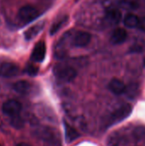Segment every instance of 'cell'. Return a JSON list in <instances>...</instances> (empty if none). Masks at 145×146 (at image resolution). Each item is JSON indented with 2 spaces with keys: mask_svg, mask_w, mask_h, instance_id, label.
<instances>
[{
  "mask_svg": "<svg viewBox=\"0 0 145 146\" xmlns=\"http://www.w3.org/2000/svg\"><path fill=\"white\" fill-rule=\"evenodd\" d=\"M120 4L127 10H137L140 8L139 0H121Z\"/></svg>",
  "mask_w": 145,
  "mask_h": 146,
  "instance_id": "5bb4252c",
  "label": "cell"
},
{
  "mask_svg": "<svg viewBox=\"0 0 145 146\" xmlns=\"http://www.w3.org/2000/svg\"><path fill=\"white\" fill-rule=\"evenodd\" d=\"M127 38V33L124 28H115L110 37V41L114 44H123Z\"/></svg>",
  "mask_w": 145,
  "mask_h": 146,
  "instance_id": "30bf717a",
  "label": "cell"
},
{
  "mask_svg": "<svg viewBox=\"0 0 145 146\" xmlns=\"http://www.w3.org/2000/svg\"><path fill=\"white\" fill-rule=\"evenodd\" d=\"M132 112V107L129 104H124L116 109L109 118V124H115L127 118Z\"/></svg>",
  "mask_w": 145,
  "mask_h": 146,
  "instance_id": "3957f363",
  "label": "cell"
},
{
  "mask_svg": "<svg viewBox=\"0 0 145 146\" xmlns=\"http://www.w3.org/2000/svg\"><path fill=\"white\" fill-rule=\"evenodd\" d=\"M68 21V17H62L61 20L59 21H56L51 27V29H50V34L53 35L54 33H56L66 22Z\"/></svg>",
  "mask_w": 145,
  "mask_h": 146,
  "instance_id": "ac0fdd59",
  "label": "cell"
},
{
  "mask_svg": "<svg viewBox=\"0 0 145 146\" xmlns=\"http://www.w3.org/2000/svg\"><path fill=\"white\" fill-rule=\"evenodd\" d=\"M122 19L121 12L116 9H110L106 11L105 16H104V21L108 25L110 26H115L121 22Z\"/></svg>",
  "mask_w": 145,
  "mask_h": 146,
  "instance_id": "ba28073f",
  "label": "cell"
},
{
  "mask_svg": "<svg viewBox=\"0 0 145 146\" xmlns=\"http://www.w3.org/2000/svg\"><path fill=\"white\" fill-rule=\"evenodd\" d=\"M64 126H65V137L68 142H72L79 137V134L78 133V132L70 125L65 122Z\"/></svg>",
  "mask_w": 145,
  "mask_h": 146,
  "instance_id": "4fadbf2b",
  "label": "cell"
},
{
  "mask_svg": "<svg viewBox=\"0 0 145 146\" xmlns=\"http://www.w3.org/2000/svg\"><path fill=\"white\" fill-rule=\"evenodd\" d=\"M91 39V33L84 31H76L73 33H70V44L78 48L85 47L89 44Z\"/></svg>",
  "mask_w": 145,
  "mask_h": 146,
  "instance_id": "7a4b0ae2",
  "label": "cell"
},
{
  "mask_svg": "<svg viewBox=\"0 0 145 146\" xmlns=\"http://www.w3.org/2000/svg\"><path fill=\"white\" fill-rule=\"evenodd\" d=\"M38 10L32 5H25L18 11V17L23 23H29L38 18Z\"/></svg>",
  "mask_w": 145,
  "mask_h": 146,
  "instance_id": "277c9868",
  "label": "cell"
},
{
  "mask_svg": "<svg viewBox=\"0 0 145 146\" xmlns=\"http://www.w3.org/2000/svg\"><path fill=\"white\" fill-rule=\"evenodd\" d=\"M38 68L33 65H28L26 68V72L29 74V75H32V76H34L38 74Z\"/></svg>",
  "mask_w": 145,
  "mask_h": 146,
  "instance_id": "d6986e66",
  "label": "cell"
},
{
  "mask_svg": "<svg viewBox=\"0 0 145 146\" xmlns=\"http://www.w3.org/2000/svg\"><path fill=\"white\" fill-rule=\"evenodd\" d=\"M39 134H40L41 138H43L44 139H45L47 141H54V140H56V134H55L54 131L51 130V129L44 128V129L41 130V132H40Z\"/></svg>",
  "mask_w": 145,
  "mask_h": 146,
  "instance_id": "e0dca14e",
  "label": "cell"
},
{
  "mask_svg": "<svg viewBox=\"0 0 145 146\" xmlns=\"http://www.w3.org/2000/svg\"><path fill=\"white\" fill-rule=\"evenodd\" d=\"M16 146H32L31 145H29V144H27V143H20V144H18Z\"/></svg>",
  "mask_w": 145,
  "mask_h": 146,
  "instance_id": "44dd1931",
  "label": "cell"
},
{
  "mask_svg": "<svg viewBox=\"0 0 145 146\" xmlns=\"http://www.w3.org/2000/svg\"><path fill=\"white\" fill-rule=\"evenodd\" d=\"M19 67L12 62H3L0 65V77L11 78L19 74Z\"/></svg>",
  "mask_w": 145,
  "mask_h": 146,
  "instance_id": "8992f818",
  "label": "cell"
},
{
  "mask_svg": "<svg viewBox=\"0 0 145 146\" xmlns=\"http://www.w3.org/2000/svg\"><path fill=\"white\" fill-rule=\"evenodd\" d=\"M46 54V45L44 41H39L33 48L31 54V59L36 62H41L44 61Z\"/></svg>",
  "mask_w": 145,
  "mask_h": 146,
  "instance_id": "52a82bcc",
  "label": "cell"
},
{
  "mask_svg": "<svg viewBox=\"0 0 145 146\" xmlns=\"http://www.w3.org/2000/svg\"><path fill=\"white\" fill-rule=\"evenodd\" d=\"M139 29H141L142 31L145 32V16L144 17H141L139 18V23H138V27Z\"/></svg>",
  "mask_w": 145,
  "mask_h": 146,
  "instance_id": "ffe728a7",
  "label": "cell"
},
{
  "mask_svg": "<svg viewBox=\"0 0 145 146\" xmlns=\"http://www.w3.org/2000/svg\"><path fill=\"white\" fill-rule=\"evenodd\" d=\"M109 90L115 95H121L126 92V86L125 83L119 79H113L109 84Z\"/></svg>",
  "mask_w": 145,
  "mask_h": 146,
  "instance_id": "9c48e42d",
  "label": "cell"
},
{
  "mask_svg": "<svg viewBox=\"0 0 145 146\" xmlns=\"http://www.w3.org/2000/svg\"><path fill=\"white\" fill-rule=\"evenodd\" d=\"M53 72L57 79L65 82L72 81L77 75V72L73 67L64 63H57L54 67Z\"/></svg>",
  "mask_w": 145,
  "mask_h": 146,
  "instance_id": "6da1fadb",
  "label": "cell"
},
{
  "mask_svg": "<svg viewBox=\"0 0 145 146\" xmlns=\"http://www.w3.org/2000/svg\"><path fill=\"white\" fill-rule=\"evenodd\" d=\"M0 146H2V145H0Z\"/></svg>",
  "mask_w": 145,
  "mask_h": 146,
  "instance_id": "7402d4cb",
  "label": "cell"
},
{
  "mask_svg": "<svg viewBox=\"0 0 145 146\" xmlns=\"http://www.w3.org/2000/svg\"><path fill=\"white\" fill-rule=\"evenodd\" d=\"M132 136L136 141H142L145 139V127L139 126L133 128L132 132Z\"/></svg>",
  "mask_w": 145,
  "mask_h": 146,
  "instance_id": "2e32d148",
  "label": "cell"
},
{
  "mask_svg": "<svg viewBox=\"0 0 145 146\" xmlns=\"http://www.w3.org/2000/svg\"><path fill=\"white\" fill-rule=\"evenodd\" d=\"M139 18L134 14H127L124 19V24L126 27L135 28L138 27Z\"/></svg>",
  "mask_w": 145,
  "mask_h": 146,
  "instance_id": "7c38bea8",
  "label": "cell"
},
{
  "mask_svg": "<svg viewBox=\"0 0 145 146\" xmlns=\"http://www.w3.org/2000/svg\"><path fill=\"white\" fill-rule=\"evenodd\" d=\"M21 109H22L21 104L17 100H14V99L7 100L6 102L3 103L2 106V110L3 114L11 117H16L20 114Z\"/></svg>",
  "mask_w": 145,
  "mask_h": 146,
  "instance_id": "5b68a950",
  "label": "cell"
},
{
  "mask_svg": "<svg viewBox=\"0 0 145 146\" xmlns=\"http://www.w3.org/2000/svg\"><path fill=\"white\" fill-rule=\"evenodd\" d=\"M44 27V23H38L33 27H32L31 28L27 29L25 32V38L27 40H30L32 38H33L35 36H37V34H38V33L43 29Z\"/></svg>",
  "mask_w": 145,
  "mask_h": 146,
  "instance_id": "9a60e30c",
  "label": "cell"
},
{
  "mask_svg": "<svg viewBox=\"0 0 145 146\" xmlns=\"http://www.w3.org/2000/svg\"><path fill=\"white\" fill-rule=\"evenodd\" d=\"M13 89L20 94H26L31 89V85L26 80H19L13 85Z\"/></svg>",
  "mask_w": 145,
  "mask_h": 146,
  "instance_id": "8fae6325",
  "label": "cell"
}]
</instances>
